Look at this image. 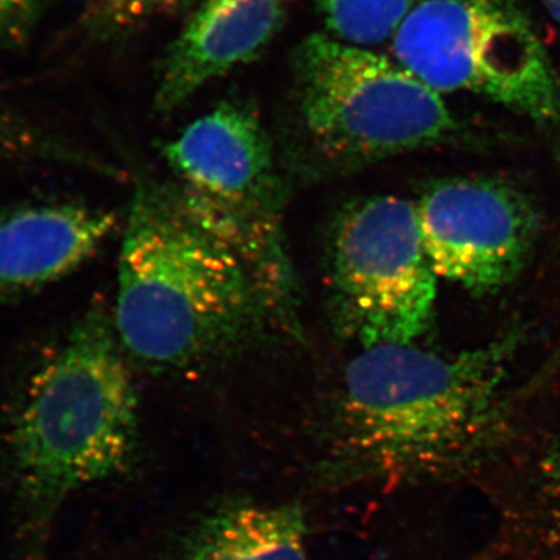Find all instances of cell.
<instances>
[{
  "label": "cell",
  "mask_w": 560,
  "mask_h": 560,
  "mask_svg": "<svg viewBox=\"0 0 560 560\" xmlns=\"http://www.w3.org/2000/svg\"><path fill=\"white\" fill-rule=\"evenodd\" d=\"M293 65L302 127L326 160H382L440 143L458 127L440 92L366 47L312 35Z\"/></svg>",
  "instance_id": "obj_5"
},
{
  "label": "cell",
  "mask_w": 560,
  "mask_h": 560,
  "mask_svg": "<svg viewBox=\"0 0 560 560\" xmlns=\"http://www.w3.org/2000/svg\"><path fill=\"white\" fill-rule=\"evenodd\" d=\"M331 38L352 46L393 39L416 0H312Z\"/></svg>",
  "instance_id": "obj_12"
},
{
  "label": "cell",
  "mask_w": 560,
  "mask_h": 560,
  "mask_svg": "<svg viewBox=\"0 0 560 560\" xmlns=\"http://www.w3.org/2000/svg\"><path fill=\"white\" fill-rule=\"evenodd\" d=\"M285 14L287 0H202L162 61L158 110L179 108L210 81L257 60Z\"/></svg>",
  "instance_id": "obj_9"
},
{
  "label": "cell",
  "mask_w": 560,
  "mask_h": 560,
  "mask_svg": "<svg viewBox=\"0 0 560 560\" xmlns=\"http://www.w3.org/2000/svg\"><path fill=\"white\" fill-rule=\"evenodd\" d=\"M164 158L187 212L242 260L268 312L289 319L294 278L282 184L257 114L238 103H221L168 142Z\"/></svg>",
  "instance_id": "obj_4"
},
{
  "label": "cell",
  "mask_w": 560,
  "mask_h": 560,
  "mask_svg": "<svg viewBox=\"0 0 560 560\" xmlns=\"http://www.w3.org/2000/svg\"><path fill=\"white\" fill-rule=\"evenodd\" d=\"M394 60L431 90L470 92L537 124L560 119V79L518 0H420Z\"/></svg>",
  "instance_id": "obj_6"
},
{
  "label": "cell",
  "mask_w": 560,
  "mask_h": 560,
  "mask_svg": "<svg viewBox=\"0 0 560 560\" xmlns=\"http://www.w3.org/2000/svg\"><path fill=\"white\" fill-rule=\"evenodd\" d=\"M40 0H0V40L18 38L38 13Z\"/></svg>",
  "instance_id": "obj_15"
},
{
  "label": "cell",
  "mask_w": 560,
  "mask_h": 560,
  "mask_svg": "<svg viewBox=\"0 0 560 560\" xmlns=\"http://www.w3.org/2000/svg\"><path fill=\"white\" fill-rule=\"evenodd\" d=\"M517 337L440 353L416 345L363 348L342 375L338 422L345 464L386 481L474 466L499 444Z\"/></svg>",
  "instance_id": "obj_1"
},
{
  "label": "cell",
  "mask_w": 560,
  "mask_h": 560,
  "mask_svg": "<svg viewBox=\"0 0 560 560\" xmlns=\"http://www.w3.org/2000/svg\"><path fill=\"white\" fill-rule=\"evenodd\" d=\"M537 486L545 533L560 541V440L541 459Z\"/></svg>",
  "instance_id": "obj_14"
},
{
  "label": "cell",
  "mask_w": 560,
  "mask_h": 560,
  "mask_svg": "<svg viewBox=\"0 0 560 560\" xmlns=\"http://www.w3.org/2000/svg\"><path fill=\"white\" fill-rule=\"evenodd\" d=\"M0 160L77 162V156L24 117L0 108Z\"/></svg>",
  "instance_id": "obj_13"
},
{
  "label": "cell",
  "mask_w": 560,
  "mask_h": 560,
  "mask_svg": "<svg viewBox=\"0 0 560 560\" xmlns=\"http://www.w3.org/2000/svg\"><path fill=\"white\" fill-rule=\"evenodd\" d=\"M307 537L301 504L232 501L187 530L176 560H311Z\"/></svg>",
  "instance_id": "obj_11"
},
{
  "label": "cell",
  "mask_w": 560,
  "mask_h": 560,
  "mask_svg": "<svg viewBox=\"0 0 560 560\" xmlns=\"http://www.w3.org/2000/svg\"><path fill=\"white\" fill-rule=\"evenodd\" d=\"M140 20L156 13H171L183 5L184 0H138Z\"/></svg>",
  "instance_id": "obj_17"
},
{
  "label": "cell",
  "mask_w": 560,
  "mask_h": 560,
  "mask_svg": "<svg viewBox=\"0 0 560 560\" xmlns=\"http://www.w3.org/2000/svg\"><path fill=\"white\" fill-rule=\"evenodd\" d=\"M540 2L548 10V13L555 18V21L560 24V0H540Z\"/></svg>",
  "instance_id": "obj_18"
},
{
  "label": "cell",
  "mask_w": 560,
  "mask_h": 560,
  "mask_svg": "<svg viewBox=\"0 0 560 560\" xmlns=\"http://www.w3.org/2000/svg\"><path fill=\"white\" fill-rule=\"evenodd\" d=\"M116 215L77 202H32L0 212V302L57 282L108 237Z\"/></svg>",
  "instance_id": "obj_10"
},
{
  "label": "cell",
  "mask_w": 560,
  "mask_h": 560,
  "mask_svg": "<svg viewBox=\"0 0 560 560\" xmlns=\"http://www.w3.org/2000/svg\"><path fill=\"white\" fill-rule=\"evenodd\" d=\"M268 312L242 260L198 223L173 187H140L119 257L114 327L151 366H186L230 348Z\"/></svg>",
  "instance_id": "obj_3"
},
{
  "label": "cell",
  "mask_w": 560,
  "mask_h": 560,
  "mask_svg": "<svg viewBox=\"0 0 560 560\" xmlns=\"http://www.w3.org/2000/svg\"><path fill=\"white\" fill-rule=\"evenodd\" d=\"M92 13L103 25L125 28L140 20L138 0H92Z\"/></svg>",
  "instance_id": "obj_16"
},
{
  "label": "cell",
  "mask_w": 560,
  "mask_h": 560,
  "mask_svg": "<svg viewBox=\"0 0 560 560\" xmlns=\"http://www.w3.org/2000/svg\"><path fill=\"white\" fill-rule=\"evenodd\" d=\"M102 307L77 320L32 372L3 434L25 560H44L66 501L125 474L138 447V394Z\"/></svg>",
  "instance_id": "obj_2"
},
{
  "label": "cell",
  "mask_w": 560,
  "mask_h": 560,
  "mask_svg": "<svg viewBox=\"0 0 560 560\" xmlns=\"http://www.w3.org/2000/svg\"><path fill=\"white\" fill-rule=\"evenodd\" d=\"M438 280L416 202L378 195L342 210L330 242L331 301L338 327L361 349L415 345L433 320Z\"/></svg>",
  "instance_id": "obj_7"
},
{
  "label": "cell",
  "mask_w": 560,
  "mask_h": 560,
  "mask_svg": "<svg viewBox=\"0 0 560 560\" xmlns=\"http://www.w3.org/2000/svg\"><path fill=\"white\" fill-rule=\"evenodd\" d=\"M416 210L438 278L474 293L514 280L539 231L533 202L497 179L438 180L416 201Z\"/></svg>",
  "instance_id": "obj_8"
}]
</instances>
